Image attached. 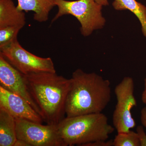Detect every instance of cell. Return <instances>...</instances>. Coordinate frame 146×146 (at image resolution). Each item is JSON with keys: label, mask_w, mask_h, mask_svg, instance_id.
<instances>
[{"label": "cell", "mask_w": 146, "mask_h": 146, "mask_svg": "<svg viewBox=\"0 0 146 146\" xmlns=\"http://www.w3.org/2000/svg\"><path fill=\"white\" fill-rule=\"evenodd\" d=\"M71 80L65 105L66 117L102 112L111 100L110 81L80 69L73 72Z\"/></svg>", "instance_id": "1"}, {"label": "cell", "mask_w": 146, "mask_h": 146, "mask_svg": "<svg viewBox=\"0 0 146 146\" xmlns=\"http://www.w3.org/2000/svg\"><path fill=\"white\" fill-rule=\"evenodd\" d=\"M25 77L30 94L43 120L47 124L57 125L65 118L71 78L50 72L31 73Z\"/></svg>", "instance_id": "2"}, {"label": "cell", "mask_w": 146, "mask_h": 146, "mask_svg": "<svg viewBox=\"0 0 146 146\" xmlns=\"http://www.w3.org/2000/svg\"><path fill=\"white\" fill-rule=\"evenodd\" d=\"M56 126L66 146H83L94 141L107 140L115 129L102 112L66 117Z\"/></svg>", "instance_id": "3"}, {"label": "cell", "mask_w": 146, "mask_h": 146, "mask_svg": "<svg viewBox=\"0 0 146 146\" xmlns=\"http://www.w3.org/2000/svg\"><path fill=\"white\" fill-rule=\"evenodd\" d=\"M58 11L52 20L51 23L67 15L75 17L81 25L80 30L83 36H88L93 32L103 28L106 19L102 16L103 6L95 0H54Z\"/></svg>", "instance_id": "4"}, {"label": "cell", "mask_w": 146, "mask_h": 146, "mask_svg": "<svg viewBox=\"0 0 146 146\" xmlns=\"http://www.w3.org/2000/svg\"><path fill=\"white\" fill-rule=\"evenodd\" d=\"M134 83L132 78L125 77L115 86L117 104L112 115V123L117 133L126 132L136 126L131 110L137 106L134 96Z\"/></svg>", "instance_id": "5"}, {"label": "cell", "mask_w": 146, "mask_h": 146, "mask_svg": "<svg viewBox=\"0 0 146 146\" xmlns=\"http://www.w3.org/2000/svg\"><path fill=\"white\" fill-rule=\"evenodd\" d=\"M0 54L13 67L25 75L41 72H56L51 58H42L24 48L18 39L0 49Z\"/></svg>", "instance_id": "6"}, {"label": "cell", "mask_w": 146, "mask_h": 146, "mask_svg": "<svg viewBox=\"0 0 146 146\" xmlns=\"http://www.w3.org/2000/svg\"><path fill=\"white\" fill-rule=\"evenodd\" d=\"M17 139L30 146H66L57 126L39 123L23 119H15Z\"/></svg>", "instance_id": "7"}, {"label": "cell", "mask_w": 146, "mask_h": 146, "mask_svg": "<svg viewBox=\"0 0 146 146\" xmlns=\"http://www.w3.org/2000/svg\"><path fill=\"white\" fill-rule=\"evenodd\" d=\"M0 84L6 90L22 97L42 117L39 107L30 94L25 75L13 67L1 54Z\"/></svg>", "instance_id": "8"}, {"label": "cell", "mask_w": 146, "mask_h": 146, "mask_svg": "<svg viewBox=\"0 0 146 146\" xmlns=\"http://www.w3.org/2000/svg\"><path fill=\"white\" fill-rule=\"evenodd\" d=\"M0 108L15 119L29 120L39 123L44 121L41 115L22 97L0 86Z\"/></svg>", "instance_id": "9"}, {"label": "cell", "mask_w": 146, "mask_h": 146, "mask_svg": "<svg viewBox=\"0 0 146 146\" xmlns=\"http://www.w3.org/2000/svg\"><path fill=\"white\" fill-rule=\"evenodd\" d=\"M17 8L21 11L34 13L33 19L39 23L48 20L51 11L56 6L54 0H17Z\"/></svg>", "instance_id": "10"}, {"label": "cell", "mask_w": 146, "mask_h": 146, "mask_svg": "<svg viewBox=\"0 0 146 146\" xmlns=\"http://www.w3.org/2000/svg\"><path fill=\"white\" fill-rule=\"evenodd\" d=\"M26 23L25 13L18 9L12 0H0V28L23 27Z\"/></svg>", "instance_id": "11"}, {"label": "cell", "mask_w": 146, "mask_h": 146, "mask_svg": "<svg viewBox=\"0 0 146 146\" xmlns=\"http://www.w3.org/2000/svg\"><path fill=\"white\" fill-rule=\"evenodd\" d=\"M17 140L15 118L0 108V146H14Z\"/></svg>", "instance_id": "12"}, {"label": "cell", "mask_w": 146, "mask_h": 146, "mask_svg": "<svg viewBox=\"0 0 146 146\" xmlns=\"http://www.w3.org/2000/svg\"><path fill=\"white\" fill-rule=\"evenodd\" d=\"M113 8L117 11L128 10L138 18L141 25L142 33L146 38V7L136 0H114Z\"/></svg>", "instance_id": "13"}, {"label": "cell", "mask_w": 146, "mask_h": 146, "mask_svg": "<svg viewBox=\"0 0 146 146\" xmlns=\"http://www.w3.org/2000/svg\"><path fill=\"white\" fill-rule=\"evenodd\" d=\"M113 146H140L136 132L130 130L119 133L113 139Z\"/></svg>", "instance_id": "14"}, {"label": "cell", "mask_w": 146, "mask_h": 146, "mask_svg": "<svg viewBox=\"0 0 146 146\" xmlns=\"http://www.w3.org/2000/svg\"><path fill=\"white\" fill-rule=\"evenodd\" d=\"M23 28L18 26L0 28V49L7 46L17 39L18 33Z\"/></svg>", "instance_id": "15"}, {"label": "cell", "mask_w": 146, "mask_h": 146, "mask_svg": "<svg viewBox=\"0 0 146 146\" xmlns=\"http://www.w3.org/2000/svg\"><path fill=\"white\" fill-rule=\"evenodd\" d=\"M136 133L140 141V146H146V133L143 125H138L137 127Z\"/></svg>", "instance_id": "16"}, {"label": "cell", "mask_w": 146, "mask_h": 146, "mask_svg": "<svg viewBox=\"0 0 146 146\" xmlns=\"http://www.w3.org/2000/svg\"><path fill=\"white\" fill-rule=\"evenodd\" d=\"M83 146H113V140H99L88 143Z\"/></svg>", "instance_id": "17"}, {"label": "cell", "mask_w": 146, "mask_h": 146, "mask_svg": "<svg viewBox=\"0 0 146 146\" xmlns=\"http://www.w3.org/2000/svg\"><path fill=\"white\" fill-rule=\"evenodd\" d=\"M141 121L142 125L145 128L146 130V106L141 110Z\"/></svg>", "instance_id": "18"}, {"label": "cell", "mask_w": 146, "mask_h": 146, "mask_svg": "<svg viewBox=\"0 0 146 146\" xmlns=\"http://www.w3.org/2000/svg\"><path fill=\"white\" fill-rule=\"evenodd\" d=\"M144 88L141 95V100L143 103L146 105V78L144 80Z\"/></svg>", "instance_id": "19"}, {"label": "cell", "mask_w": 146, "mask_h": 146, "mask_svg": "<svg viewBox=\"0 0 146 146\" xmlns=\"http://www.w3.org/2000/svg\"><path fill=\"white\" fill-rule=\"evenodd\" d=\"M14 146H30L26 142L22 141V140H18L17 139Z\"/></svg>", "instance_id": "20"}, {"label": "cell", "mask_w": 146, "mask_h": 146, "mask_svg": "<svg viewBox=\"0 0 146 146\" xmlns=\"http://www.w3.org/2000/svg\"><path fill=\"white\" fill-rule=\"evenodd\" d=\"M96 2L102 6H107L109 5L108 0H95Z\"/></svg>", "instance_id": "21"}]
</instances>
